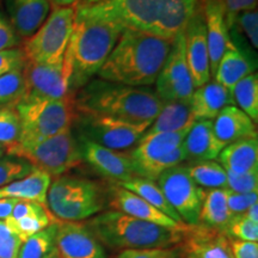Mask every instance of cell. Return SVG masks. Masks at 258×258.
<instances>
[{
	"mask_svg": "<svg viewBox=\"0 0 258 258\" xmlns=\"http://www.w3.org/2000/svg\"><path fill=\"white\" fill-rule=\"evenodd\" d=\"M172 41L124 29L114 49L98 71L99 78L141 88L156 83L169 55Z\"/></svg>",
	"mask_w": 258,
	"mask_h": 258,
	"instance_id": "1",
	"label": "cell"
},
{
	"mask_svg": "<svg viewBox=\"0 0 258 258\" xmlns=\"http://www.w3.org/2000/svg\"><path fill=\"white\" fill-rule=\"evenodd\" d=\"M164 102L157 93L106 80L90 82L74 99L77 114L101 115L133 123L152 124Z\"/></svg>",
	"mask_w": 258,
	"mask_h": 258,
	"instance_id": "2",
	"label": "cell"
},
{
	"mask_svg": "<svg viewBox=\"0 0 258 258\" xmlns=\"http://www.w3.org/2000/svg\"><path fill=\"white\" fill-rule=\"evenodd\" d=\"M85 224L103 246L122 251L178 246L185 230L166 228L116 211L99 213Z\"/></svg>",
	"mask_w": 258,
	"mask_h": 258,
	"instance_id": "3",
	"label": "cell"
},
{
	"mask_svg": "<svg viewBox=\"0 0 258 258\" xmlns=\"http://www.w3.org/2000/svg\"><path fill=\"white\" fill-rule=\"evenodd\" d=\"M123 30L115 22L74 12V29L69 44L73 61L72 84L79 85L98 73Z\"/></svg>",
	"mask_w": 258,
	"mask_h": 258,
	"instance_id": "4",
	"label": "cell"
},
{
	"mask_svg": "<svg viewBox=\"0 0 258 258\" xmlns=\"http://www.w3.org/2000/svg\"><path fill=\"white\" fill-rule=\"evenodd\" d=\"M106 191L95 180L59 176L50 182L47 208L59 221L82 222L99 214L105 207Z\"/></svg>",
	"mask_w": 258,
	"mask_h": 258,
	"instance_id": "5",
	"label": "cell"
},
{
	"mask_svg": "<svg viewBox=\"0 0 258 258\" xmlns=\"http://www.w3.org/2000/svg\"><path fill=\"white\" fill-rule=\"evenodd\" d=\"M21 135L19 145H32L71 128L76 118L73 97L63 99L22 98L15 105Z\"/></svg>",
	"mask_w": 258,
	"mask_h": 258,
	"instance_id": "6",
	"label": "cell"
},
{
	"mask_svg": "<svg viewBox=\"0 0 258 258\" xmlns=\"http://www.w3.org/2000/svg\"><path fill=\"white\" fill-rule=\"evenodd\" d=\"M5 152L11 157L25 159L34 169L43 171L50 177L63 176L83 161L71 128L36 144H15L6 147Z\"/></svg>",
	"mask_w": 258,
	"mask_h": 258,
	"instance_id": "7",
	"label": "cell"
},
{
	"mask_svg": "<svg viewBox=\"0 0 258 258\" xmlns=\"http://www.w3.org/2000/svg\"><path fill=\"white\" fill-rule=\"evenodd\" d=\"M74 29V9L56 8L38 30L25 42L27 61L43 64L62 63Z\"/></svg>",
	"mask_w": 258,
	"mask_h": 258,
	"instance_id": "8",
	"label": "cell"
},
{
	"mask_svg": "<svg viewBox=\"0 0 258 258\" xmlns=\"http://www.w3.org/2000/svg\"><path fill=\"white\" fill-rule=\"evenodd\" d=\"M74 121H77L80 137L114 151L135 146L151 125L89 114H77Z\"/></svg>",
	"mask_w": 258,
	"mask_h": 258,
	"instance_id": "9",
	"label": "cell"
},
{
	"mask_svg": "<svg viewBox=\"0 0 258 258\" xmlns=\"http://www.w3.org/2000/svg\"><path fill=\"white\" fill-rule=\"evenodd\" d=\"M77 15L115 22L124 29L156 34V0H108L91 6L77 5Z\"/></svg>",
	"mask_w": 258,
	"mask_h": 258,
	"instance_id": "10",
	"label": "cell"
},
{
	"mask_svg": "<svg viewBox=\"0 0 258 258\" xmlns=\"http://www.w3.org/2000/svg\"><path fill=\"white\" fill-rule=\"evenodd\" d=\"M70 44V43H69ZM25 93L23 98L63 99L70 92L73 79V61L67 47L62 63L43 64L27 61L23 67Z\"/></svg>",
	"mask_w": 258,
	"mask_h": 258,
	"instance_id": "11",
	"label": "cell"
},
{
	"mask_svg": "<svg viewBox=\"0 0 258 258\" xmlns=\"http://www.w3.org/2000/svg\"><path fill=\"white\" fill-rule=\"evenodd\" d=\"M158 185L167 202L188 226L199 224L200 211L205 190L196 184L189 176L186 165H177L159 176Z\"/></svg>",
	"mask_w": 258,
	"mask_h": 258,
	"instance_id": "12",
	"label": "cell"
},
{
	"mask_svg": "<svg viewBox=\"0 0 258 258\" xmlns=\"http://www.w3.org/2000/svg\"><path fill=\"white\" fill-rule=\"evenodd\" d=\"M156 84L157 95L163 102H186L191 98L195 86L185 59L184 32L177 35L172 41Z\"/></svg>",
	"mask_w": 258,
	"mask_h": 258,
	"instance_id": "13",
	"label": "cell"
},
{
	"mask_svg": "<svg viewBox=\"0 0 258 258\" xmlns=\"http://www.w3.org/2000/svg\"><path fill=\"white\" fill-rule=\"evenodd\" d=\"M77 143L82 160L88 163L101 176L115 182V184H120L138 177L129 153L103 147L82 137H79Z\"/></svg>",
	"mask_w": 258,
	"mask_h": 258,
	"instance_id": "14",
	"label": "cell"
},
{
	"mask_svg": "<svg viewBox=\"0 0 258 258\" xmlns=\"http://www.w3.org/2000/svg\"><path fill=\"white\" fill-rule=\"evenodd\" d=\"M55 251L60 258H108L104 246L85 222L59 221Z\"/></svg>",
	"mask_w": 258,
	"mask_h": 258,
	"instance_id": "15",
	"label": "cell"
},
{
	"mask_svg": "<svg viewBox=\"0 0 258 258\" xmlns=\"http://www.w3.org/2000/svg\"><path fill=\"white\" fill-rule=\"evenodd\" d=\"M184 47L186 63L194 86L195 89L200 88L211 79V62H209L205 16L200 8L184 30Z\"/></svg>",
	"mask_w": 258,
	"mask_h": 258,
	"instance_id": "16",
	"label": "cell"
},
{
	"mask_svg": "<svg viewBox=\"0 0 258 258\" xmlns=\"http://www.w3.org/2000/svg\"><path fill=\"white\" fill-rule=\"evenodd\" d=\"M106 201L112 211L121 212L129 217H133L140 220L152 222V224L163 226L172 230H184L188 225H180L178 222L167 217V215L158 211L153 206L135 195L134 192L114 184L106 190Z\"/></svg>",
	"mask_w": 258,
	"mask_h": 258,
	"instance_id": "17",
	"label": "cell"
},
{
	"mask_svg": "<svg viewBox=\"0 0 258 258\" xmlns=\"http://www.w3.org/2000/svg\"><path fill=\"white\" fill-rule=\"evenodd\" d=\"M178 249L180 253L195 258H233L227 234L200 224L186 226Z\"/></svg>",
	"mask_w": 258,
	"mask_h": 258,
	"instance_id": "18",
	"label": "cell"
},
{
	"mask_svg": "<svg viewBox=\"0 0 258 258\" xmlns=\"http://www.w3.org/2000/svg\"><path fill=\"white\" fill-rule=\"evenodd\" d=\"M156 36L173 41L200 8L198 0H156Z\"/></svg>",
	"mask_w": 258,
	"mask_h": 258,
	"instance_id": "19",
	"label": "cell"
},
{
	"mask_svg": "<svg viewBox=\"0 0 258 258\" xmlns=\"http://www.w3.org/2000/svg\"><path fill=\"white\" fill-rule=\"evenodd\" d=\"M189 129L173 133H145L132 151L131 157L134 163L135 173L139 177L140 171L161 159L183 144Z\"/></svg>",
	"mask_w": 258,
	"mask_h": 258,
	"instance_id": "20",
	"label": "cell"
},
{
	"mask_svg": "<svg viewBox=\"0 0 258 258\" xmlns=\"http://www.w3.org/2000/svg\"><path fill=\"white\" fill-rule=\"evenodd\" d=\"M206 34L211 62V74L214 76L220 59L224 55L231 38L225 22V8L222 0H206L203 6Z\"/></svg>",
	"mask_w": 258,
	"mask_h": 258,
	"instance_id": "21",
	"label": "cell"
},
{
	"mask_svg": "<svg viewBox=\"0 0 258 258\" xmlns=\"http://www.w3.org/2000/svg\"><path fill=\"white\" fill-rule=\"evenodd\" d=\"M10 23L19 37H31L49 14V0H6Z\"/></svg>",
	"mask_w": 258,
	"mask_h": 258,
	"instance_id": "22",
	"label": "cell"
},
{
	"mask_svg": "<svg viewBox=\"0 0 258 258\" xmlns=\"http://www.w3.org/2000/svg\"><path fill=\"white\" fill-rule=\"evenodd\" d=\"M183 147L186 159L198 163L217 159L226 146L215 135L213 121L201 120L196 121L189 129L183 140Z\"/></svg>",
	"mask_w": 258,
	"mask_h": 258,
	"instance_id": "23",
	"label": "cell"
},
{
	"mask_svg": "<svg viewBox=\"0 0 258 258\" xmlns=\"http://www.w3.org/2000/svg\"><path fill=\"white\" fill-rule=\"evenodd\" d=\"M189 103L196 121H212L225 106L233 105L234 99L231 90L214 80L194 90Z\"/></svg>",
	"mask_w": 258,
	"mask_h": 258,
	"instance_id": "24",
	"label": "cell"
},
{
	"mask_svg": "<svg viewBox=\"0 0 258 258\" xmlns=\"http://www.w3.org/2000/svg\"><path fill=\"white\" fill-rule=\"evenodd\" d=\"M214 125L215 135L225 146L245 139L257 138L254 122L235 105H227L219 112Z\"/></svg>",
	"mask_w": 258,
	"mask_h": 258,
	"instance_id": "25",
	"label": "cell"
},
{
	"mask_svg": "<svg viewBox=\"0 0 258 258\" xmlns=\"http://www.w3.org/2000/svg\"><path fill=\"white\" fill-rule=\"evenodd\" d=\"M51 177L43 171L34 169L28 176L0 188V199L34 201L47 206V192Z\"/></svg>",
	"mask_w": 258,
	"mask_h": 258,
	"instance_id": "26",
	"label": "cell"
},
{
	"mask_svg": "<svg viewBox=\"0 0 258 258\" xmlns=\"http://www.w3.org/2000/svg\"><path fill=\"white\" fill-rule=\"evenodd\" d=\"M220 165L233 173H247L258 171L257 138L245 139L227 145L219 154Z\"/></svg>",
	"mask_w": 258,
	"mask_h": 258,
	"instance_id": "27",
	"label": "cell"
},
{
	"mask_svg": "<svg viewBox=\"0 0 258 258\" xmlns=\"http://www.w3.org/2000/svg\"><path fill=\"white\" fill-rule=\"evenodd\" d=\"M253 69L252 61L230 41L213 77L215 82L232 91L241 79L253 73Z\"/></svg>",
	"mask_w": 258,
	"mask_h": 258,
	"instance_id": "28",
	"label": "cell"
},
{
	"mask_svg": "<svg viewBox=\"0 0 258 258\" xmlns=\"http://www.w3.org/2000/svg\"><path fill=\"white\" fill-rule=\"evenodd\" d=\"M189 101L164 102L163 108L146 133H173L190 129L195 123Z\"/></svg>",
	"mask_w": 258,
	"mask_h": 258,
	"instance_id": "29",
	"label": "cell"
},
{
	"mask_svg": "<svg viewBox=\"0 0 258 258\" xmlns=\"http://www.w3.org/2000/svg\"><path fill=\"white\" fill-rule=\"evenodd\" d=\"M233 215L227 206L226 189L205 190L200 211L199 224L226 233V228Z\"/></svg>",
	"mask_w": 258,
	"mask_h": 258,
	"instance_id": "30",
	"label": "cell"
},
{
	"mask_svg": "<svg viewBox=\"0 0 258 258\" xmlns=\"http://www.w3.org/2000/svg\"><path fill=\"white\" fill-rule=\"evenodd\" d=\"M122 186V188L129 190V191L134 192L135 195L140 196L141 199H144L145 201L150 203L151 206H153L154 208H157L158 211L167 215V217L178 222L180 225H185L184 222L180 220L179 215L177 214V212L171 207V205L167 202L165 196H164L163 191H161L159 185L156 184L153 180L141 178V177H134V178L127 180V182L120 183L117 184Z\"/></svg>",
	"mask_w": 258,
	"mask_h": 258,
	"instance_id": "31",
	"label": "cell"
},
{
	"mask_svg": "<svg viewBox=\"0 0 258 258\" xmlns=\"http://www.w3.org/2000/svg\"><path fill=\"white\" fill-rule=\"evenodd\" d=\"M59 220L22 241L17 258H48L55 250Z\"/></svg>",
	"mask_w": 258,
	"mask_h": 258,
	"instance_id": "32",
	"label": "cell"
},
{
	"mask_svg": "<svg viewBox=\"0 0 258 258\" xmlns=\"http://www.w3.org/2000/svg\"><path fill=\"white\" fill-rule=\"evenodd\" d=\"M186 170L200 188L227 189V172L217 161H198L186 166Z\"/></svg>",
	"mask_w": 258,
	"mask_h": 258,
	"instance_id": "33",
	"label": "cell"
},
{
	"mask_svg": "<svg viewBox=\"0 0 258 258\" xmlns=\"http://www.w3.org/2000/svg\"><path fill=\"white\" fill-rule=\"evenodd\" d=\"M234 103L253 122L258 120V76L251 73L240 80L232 90Z\"/></svg>",
	"mask_w": 258,
	"mask_h": 258,
	"instance_id": "34",
	"label": "cell"
},
{
	"mask_svg": "<svg viewBox=\"0 0 258 258\" xmlns=\"http://www.w3.org/2000/svg\"><path fill=\"white\" fill-rule=\"evenodd\" d=\"M55 221H57L56 219L51 215V213L48 209H46V211L37 213V214L28 215V217L18 219V220L8 219V220H5V224L8 225L12 233H15L19 239L24 241L29 237L44 230Z\"/></svg>",
	"mask_w": 258,
	"mask_h": 258,
	"instance_id": "35",
	"label": "cell"
},
{
	"mask_svg": "<svg viewBox=\"0 0 258 258\" xmlns=\"http://www.w3.org/2000/svg\"><path fill=\"white\" fill-rule=\"evenodd\" d=\"M24 93L23 69L14 70L0 77V109L15 106L23 98Z\"/></svg>",
	"mask_w": 258,
	"mask_h": 258,
	"instance_id": "36",
	"label": "cell"
},
{
	"mask_svg": "<svg viewBox=\"0 0 258 258\" xmlns=\"http://www.w3.org/2000/svg\"><path fill=\"white\" fill-rule=\"evenodd\" d=\"M21 135V122L15 106L0 109V144L5 148L17 144Z\"/></svg>",
	"mask_w": 258,
	"mask_h": 258,
	"instance_id": "37",
	"label": "cell"
},
{
	"mask_svg": "<svg viewBox=\"0 0 258 258\" xmlns=\"http://www.w3.org/2000/svg\"><path fill=\"white\" fill-rule=\"evenodd\" d=\"M186 159V153L184 147H183V144L178 146L172 152L166 154L165 157H163L161 159L154 161V163L151 164L140 171L139 173V177L141 178H146L150 180H157L159 178V176L163 172H165L166 170L171 169V167H175L177 165H180Z\"/></svg>",
	"mask_w": 258,
	"mask_h": 258,
	"instance_id": "38",
	"label": "cell"
},
{
	"mask_svg": "<svg viewBox=\"0 0 258 258\" xmlns=\"http://www.w3.org/2000/svg\"><path fill=\"white\" fill-rule=\"evenodd\" d=\"M34 166L29 161L17 157L0 158V188L28 176Z\"/></svg>",
	"mask_w": 258,
	"mask_h": 258,
	"instance_id": "39",
	"label": "cell"
},
{
	"mask_svg": "<svg viewBox=\"0 0 258 258\" xmlns=\"http://www.w3.org/2000/svg\"><path fill=\"white\" fill-rule=\"evenodd\" d=\"M226 234L232 239L258 241V222L245 218L243 214L233 215L226 228Z\"/></svg>",
	"mask_w": 258,
	"mask_h": 258,
	"instance_id": "40",
	"label": "cell"
},
{
	"mask_svg": "<svg viewBox=\"0 0 258 258\" xmlns=\"http://www.w3.org/2000/svg\"><path fill=\"white\" fill-rule=\"evenodd\" d=\"M227 172V189L239 194L258 192V171L247 173Z\"/></svg>",
	"mask_w": 258,
	"mask_h": 258,
	"instance_id": "41",
	"label": "cell"
},
{
	"mask_svg": "<svg viewBox=\"0 0 258 258\" xmlns=\"http://www.w3.org/2000/svg\"><path fill=\"white\" fill-rule=\"evenodd\" d=\"M227 206L232 215L244 214L254 203H258V192L239 194L226 189Z\"/></svg>",
	"mask_w": 258,
	"mask_h": 258,
	"instance_id": "42",
	"label": "cell"
},
{
	"mask_svg": "<svg viewBox=\"0 0 258 258\" xmlns=\"http://www.w3.org/2000/svg\"><path fill=\"white\" fill-rule=\"evenodd\" d=\"M235 24H238L249 38L250 43L254 48L258 47V14L257 9L249 10V11H244L239 14L237 19H235ZM234 24V25H235Z\"/></svg>",
	"mask_w": 258,
	"mask_h": 258,
	"instance_id": "43",
	"label": "cell"
},
{
	"mask_svg": "<svg viewBox=\"0 0 258 258\" xmlns=\"http://www.w3.org/2000/svg\"><path fill=\"white\" fill-rule=\"evenodd\" d=\"M222 3L225 8V22L228 30L233 28L239 14L257 9V0H222Z\"/></svg>",
	"mask_w": 258,
	"mask_h": 258,
	"instance_id": "44",
	"label": "cell"
},
{
	"mask_svg": "<svg viewBox=\"0 0 258 258\" xmlns=\"http://www.w3.org/2000/svg\"><path fill=\"white\" fill-rule=\"evenodd\" d=\"M25 62H27V57L23 50L19 48L2 50L0 51V77L14 70L23 69Z\"/></svg>",
	"mask_w": 258,
	"mask_h": 258,
	"instance_id": "45",
	"label": "cell"
},
{
	"mask_svg": "<svg viewBox=\"0 0 258 258\" xmlns=\"http://www.w3.org/2000/svg\"><path fill=\"white\" fill-rule=\"evenodd\" d=\"M117 258H179L178 246L164 249H140L123 250Z\"/></svg>",
	"mask_w": 258,
	"mask_h": 258,
	"instance_id": "46",
	"label": "cell"
},
{
	"mask_svg": "<svg viewBox=\"0 0 258 258\" xmlns=\"http://www.w3.org/2000/svg\"><path fill=\"white\" fill-rule=\"evenodd\" d=\"M19 42H21V37L15 31L10 21H8L0 12V51L12 49L18 46Z\"/></svg>",
	"mask_w": 258,
	"mask_h": 258,
	"instance_id": "47",
	"label": "cell"
},
{
	"mask_svg": "<svg viewBox=\"0 0 258 258\" xmlns=\"http://www.w3.org/2000/svg\"><path fill=\"white\" fill-rule=\"evenodd\" d=\"M228 247L233 258H258V244L256 241L238 240L228 237Z\"/></svg>",
	"mask_w": 258,
	"mask_h": 258,
	"instance_id": "48",
	"label": "cell"
},
{
	"mask_svg": "<svg viewBox=\"0 0 258 258\" xmlns=\"http://www.w3.org/2000/svg\"><path fill=\"white\" fill-rule=\"evenodd\" d=\"M22 240L11 231L0 237V258H17Z\"/></svg>",
	"mask_w": 258,
	"mask_h": 258,
	"instance_id": "49",
	"label": "cell"
},
{
	"mask_svg": "<svg viewBox=\"0 0 258 258\" xmlns=\"http://www.w3.org/2000/svg\"><path fill=\"white\" fill-rule=\"evenodd\" d=\"M46 209H48L47 206L41 205V203L34 201H18L16 203L11 217L9 219H11V220H18V219L28 217V215L37 214V213L46 211Z\"/></svg>",
	"mask_w": 258,
	"mask_h": 258,
	"instance_id": "50",
	"label": "cell"
},
{
	"mask_svg": "<svg viewBox=\"0 0 258 258\" xmlns=\"http://www.w3.org/2000/svg\"><path fill=\"white\" fill-rule=\"evenodd\" d=\"M19 200L16 199H0V221H5L11 217L16 203Z\"/></svg>",
	"mask_w": 258,
	"mask_h": 258,
	"instance_id": "51",
	"label": "cell"
},
{
	"mask_svg": "<svg viewBox=\"0 0 258 258\" xmlns=\"http://www.w3.org/2000/svg\"><path fill=\"white\" fill-rule=\"evenodd\" d=\"M80 0H49L50 4L54 5V8H71V6L78 5Z\"/></svg>",
	"mask_w": 258,
	"mask_h": 258,
	"instance_id": "52",
	"label": "cell"
},
{
	"mask_svg": "<svg viewBox=\"0 0 258 258\" xmlns=\"http://www.w3.org/2000/svg\"><path fill=\"white\" fill-rule=\"evenodd\" d=\"M243 215L251 221L258 222V203H254V205L251 206V207L247 209Z\"/></svg>",
	"mask_w": 258,
	"mask_h": 258,
	"instance_id": "53",
	"label": "cell"
},
{
	"mask_svg": "<svg viewBox=\"0 0 258 258\" xmlns=\"http://www.w3.org/2000/svg\"><path fill=\"white\" fill-rule=\"evenodd\" d=\"M108 2V0H80L78 3V5L80 6H91V5H96V4H101V3Z\"/></svg>",
	"mask_w": 258,
	"mask_h": 258,
	"instance_id": "54",
	"label": "cell"
},
{
	"mask_svg": "<svg viewBox=\"0 0 258 258\" xmlns=\"http://www.w3.org/2000/svg\"><path fill=\"white\" fill-rule=\"evenodd\" d=\"M10 228L8 227V225L5 224V221H0V237L5 235L6 233H9Z\"/></svg>",
	"mask_w": 258,
	"mask_h": 258,
	"instance_id": "55",
	"label": "cell"
},
{
	"mask_svg": "<svg viewBox=\"0 0 258 258\" xmlns=\"http://www.w3.org/2000/svg\"><path fill=\"white\" fill-rule=\"evenodd\" d=\"M179 258H195L192 256H189V254H185V253H180L179 252Z\"/></svg>",
	"mask_w": 258,
	"mask_h": 258,
	"instance_id": "56",
	"label": "cell"
},
{
	"mask_svg": "<svg viewBox=\"0 0 258 258\" xmlns=\"http://www.w3.org/2000/svg\"><path fill=\"white\" fill-rule=\"evenodd\" d=\"M4 152H5V147L3 146L2 144H0V158H2V156L4 154Z\"/></svg>",
	"mask_w": 258,
	"mask_h": 258,
	"instance_id": "57",
	"label": "cell"
},
{
	"mask_svg": "<svg viewBox=\"0 0 258 258\" xmlns=\"http://www.w3.org/2000/svg\"><path fill=\"white\" fill-rule=\"evenodd\" d=\"M48 258H60V257H59V254H57V253H56V251H55V250H54V252H53V253H51V254H50V256H49V257H48Z\"/></svg>",
	"mask_w": 258,
	"mask_h": 258,
	"instance_id": "58",
	"label": "cell"
}]
</instances>
